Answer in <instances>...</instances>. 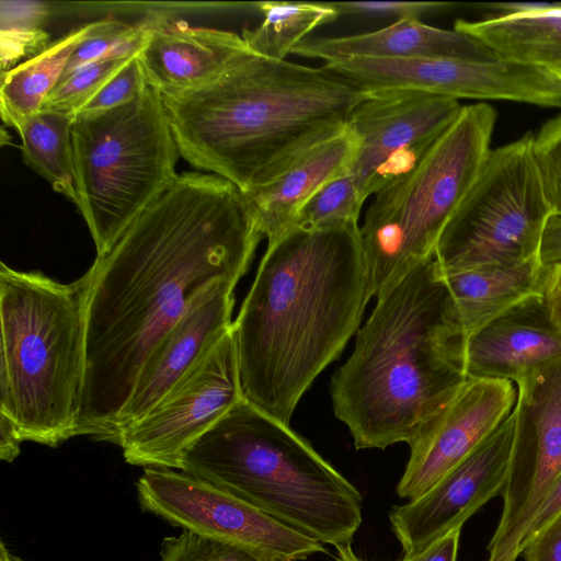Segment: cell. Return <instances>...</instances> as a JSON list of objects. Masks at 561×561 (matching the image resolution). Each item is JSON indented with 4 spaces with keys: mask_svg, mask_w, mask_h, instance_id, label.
Masks as SVG:
<instances>
[{
    "mask_svg": "<svg viewBox=\"0 0 561 561\" xmlns=\"http://www.w3.org/2000/svg\"><path fill=\"white\" fill-rule=\"evenodd\" d=\"M262 238L234 184L190 171L96 254L77 436L117 444L121 415L152 350L204 290L244 275Z\"/></svg>",
    "mask_w": 561,
    "mask_h": 561,
    "instance_id": "obj_1",
    "label": "cell"
},
{
    "mask_svg": "<svg viewBox=\"0 0 561 561\" xmlns=\"http://www.w3.org/2000/svg\"><path fill=\"white\" fill-rule=\"evenodd\" d=\"M371 297L358 222L294 228L267 243L232 324L244 399L289 425Z\"/></svg>",
    "mask_w": 561,
    "mask_h": 561,
    "instance_id": "obj_2",
    "label": "cell"
},
{
    "mask_svg": "<svg viewBox=\"0 0 561 561\" xmlns=\"http://www.w3.org/2000/svg\"><path fill=\"white\" fill-rule=\"evenodd\" d=\"M364 95L323 66L248 50L210 81L162 99L181 157L248 193L343 129Z\"/></svg>",
    "mask_w": 561,
    "mask_h": 561,
    "instance_id": "obj_3",
    "label": "cell"
},
{
    "mask_svg": "<svg viewBox=\"0 0 561 561\" xmlns=\"http://www.w3.org/2000/svg\"><path fill=\"white\" fill-rule=\"evenodd\" d=\"M466 344L435 255L378 296L330 385L355 447L411 444L466 382Z\"/></svg>",
    "mask_w": 561,
    "mask_h": 561,
    "instance_id": "obj_4",
    "label": "cell"
},
{
    "mask_svg": "<svg viewBox=\"0 0 561 561\" xmlns=\"http://www.w3.org/2000/svg\"><path fill=\"white\" fill-rule=\"evenodd\" d=\"M181 471L323 545L351 542L362 524L358 490L288 424L245 399L188 447Z\"/></svg>",
    "mask_w": 561,
    "mask_h": 561,
    "instance_id": "obj_5",
    "label": "cell"
},
{
    "mask_svg": "<svg viewBox=\"0 0 561 561\" xmlns=\"http://www.w3.org/2000/svg\"><path fill=\"white\" fill-rule=\"evenodd\" d=\"M88 270L71 283L0 266V416L22 440L77 436L85 377Z\"/></svg>",
    "mask_w": 561,
    "mask_h": 561,
    "instance_id": "obj_6",
    "label": "cell"
},
{
    "mask_svg": "<svg viewBox=\"0 0 561 561\" xmlns=\"http://www.w3.org/2000/svg\"><path fill=\"white\" fill-rule=\"evenodd\" d=\"M495 121L485 103L463 106L416 165L374 194L360 227L373 296L435 255L491 150Z\"/></svg>",
    "mask_w": 561,
    "mask_h": 561,
    "instance_id": "obj_7",
    "label": "cell"
},
{
    "mask_svg": "<svg viewBox=\"0 0 561 561\" xmlns=\"http://www.w3.org/2000/svg\"><path fill=\"white\" fill-rule=\"evenodd\" d=\"M71 137L77 207L101 254L174 181L181 154L150 85L117 107L76 114Z\"/></svg>",
    "mask_w": 561,
    "mask_h": 561,
    "instance_id": "obj_8",
    "label": "cell"
},
{
    "mask_svg": "<svg viewBox=\"0 0 561 561\" xmlns=\"http://www.w3.org/2000/svg\"><path fill=\"white\" fill-rule=\"evenodd\" d=\"M533 133L490 150L479 175L444 228L435 259L442 273L538 259L553 214L533 156Z\"/></svg>",
    "mask_w": 561,
    "mask_h": 561,
    "instance_id": "obj_9",
    "label": "cell"
},
{
    "mask_svg": "<svg viewBox=\"0 0 561 561\" xmlns=\"http://www.w3.org/2000/svg\"><path fill=\"white\" fill-rule=\"evenodd\" d=\"M136 486L144 511L261 561H299L327 551L318 540L184 471L145 468Z\"/></svg>",
    "mask_w": 561,
    "mask_h": 561,
    "instance_id": "obj_10",
    "label": "cell"
},
{
    "mask_svg": "<svg viewBox=\"0 0 561 561\" xmlns=\"http://www.w3.org/2000/svg\"><path fill=\"white\" fill-rule=\"evenodd\" d=\"M515 382L512 455L486 561H517L524 535L561 471V359Z\"/></svg>",
    "mask_w": 561,
    "mask_h": 561,
    "instance_id": "obj_11",
    "label": "cell"
},
{
    "mask_svg": "<svg viewBox=\"0 0 561 561\" xmlns=\"http://www.w3.org/2000/svg\"><path fill=\"white\" fill-rule=\"evenodd\" d=\"M242 399L231 328L151 411L122 430L117 445L130 465L181 470L188 447Z\"/></svg>",
    "mask_w": 561,
    "mask_h": 561,
    "instance_id": "obj_12",
    "label": "cell"
},
{
    "mask_svg": "<svg viewBox=\"0 0 561 561\" xmlns=\"http://www.w3.org/2000/svg\"><path fill=\"white\" fill-rule=\"evenodd\" d=\"M462 107L413 90L365 92L348 119L358 138L348 173L364 199L416 165Z\"/></svg>",
    "mask_w": 561,
    "mask_h": 561,
    "instance_id": "obj_13",
    "label": "cell"
},
{
    "mask_svg": "<svg viewBox=\"0 0 561 561\" xmlns=\"http://www.w3.org/2000/svg\"><path fill=\"white\" fill-rule=\"evenodd\" d=\"M512 412L461 463L407 504L394 506L389 520L404 557L424 550L504 489L514 439Z\"/></svg>",
    "mask_w": 561,
    "mask_h": 561,
    "instance_id": "obj_14",
    "label": "cell"
},
{
    "mask_svg": "<svg viewBox=\"0 0 561 561\" xmlns=\"http://www.w3.org/2000/svg\"><path fill=\"white\" fill-rule=\"evenodd\" d=\"M517 392L510 380L467 378L451 401L409 444L397 494L413 500L471 455L506 419Z\"/></svg>",
    "mask_w": 561,
    "mask_h": 561,
    "instance_id": "obj_15",
    "label": "cell"
},
{
    "mask_svg": "<svg viewBox=\"0 0 561 561\" xmlns=\"http://www.w3.org/2000/svg\"><path fill=\"white\" fill-rule=\"evenodd\" d=\"M237 283L222 279L209 286L159 341L121 415L118 436L124 427L151 411L230 331Z\"/></svg>",
    "mask_w": 561,
    "mask_h": 561,
    "instance_id": "obj_16",
    "label": "cell"
},
{
    "mask_svg": "<svg viewBox=\"0 0 561 561\" xmlns=\"http://www.w3.org/2000/svg\"><path fill=\"white\" fill-rule=\"evenodd\" d=\"M146 41L138 53L148 84L162 96L195 89L250 50L237 33L191 26L165 16L141 22Z\"/></svg>",
    "mask_w": 561,
    "mask_h": 561,
    "instance_id": "obj_17",
    "label": "cell"
},
{
    "mask_svg": "<svg viewBox=\"0 0 561 561\" xmlns=\"http://www.w3.org/2000/svg\"><path fill=\"white\" fill-rule=\"evenodd\" d=\"M561 359V331L542 295L531 296L473 333L467 341V378L516 381L531 370Z\"/></svg>",
    "mask_w": 561,
    "mask_h": 561,
    "instance_id": "obj_18",
    "label": "cell"
},
{
    "mask_svg": "<svg viewBox=\"0 0 561 561\" xmlns=\"http://www.w3.org/2000/svg\"><path fill=\"white\" fill-rule=\"evenodd\" d=\"M291 54L325 62L344 57L453 58L494 60L502 58L478 38L457 31L427 25L415 18L394 21L383 28L335 37H307Z\"/></svg>",
    "mask_w": 561,
    "mask_h": 561,
    "instance_id": "obj_19",
    "label": "cell"
},
{
    "mask_svg": "<svg viewBox=\"0 0 561 561\" xmlns=\"http://www.w3.org/2000/svg\"><path fill=\"white\" fill-rule=\"evenodd\" d=\"M358 138L347 125L319 142L268 183L243 193L257 226L274 242L293 225L300 207L328 182L347 173Z\"/></svg>",
    "mask_w": 561,
    "mask_h": 561,
    "instance_id": "obj_20",
    "label": "cell"
},
{
    "mask_svg": "<svg viewBox=\"0 0 561 561\" xmlns=\"http://www.w3.org/2000/svg\"><path fill=\"white\" fill-rule=\"evenodd\" d=\"M466 339L520 301L541 295L545 267L538 259L442 273Z\"/></svg>",
    "mask_w": 561,
    "mask_h": 561,
    "instance_id": "obj_21",
    "label": "cell"
},
{
    "mask_svg": "<svg viewBox=\"0 0 561 561\" xmlns=\"http://www.w3.org/2000/svg\"><path fill=\"white\" fill-rule=\"evenodd\" d=\"M454 28L478 38L502 58L541 67L561 80V2L539 13L458 20Z\"/></svg>",
    "mask_w": 561,
    "mask_h": 561,
    "instance_id": "obj_22",
    "label": "cell"
},
{
    "mask_svg": "<svg viewBox=\"0 0 561 561\" xmlns=\"http://www.w3.org/2000/svg\"><path fill=\"white\" fill-rule=\"evenodd\" d=\"M103 20L77 27L51 42L37 56L1 72L0 112L3 123L18 133L37 114L59 82L69 58L80 43L94 33Z\"/></svg>",
    "mask_w": 561,
    "mask_h": 561,
    "instance_id": "obj_23",
    "label": "cell"
},
{
    "mask_svg": "<svg viewBox=\"0 0 561 561\" xmlns=\"http://www.w3.org/2000/svg\"><path fill=\"white\" fill-rule=\"evenodd\" d=\"M71 124L69 115L39 111L18 134L24 163L77 205Z\"/></svg>",
    "mask_w": 561,
    "mask_h": 561,
    "instance_id": "obj_24",
    "label": "cell"
},
{
    "mask_svg": "<svg viewBox=\"0 0 561 561\" xmlns=\"http://www.w3.org/2000/svg\"><path fill=\"white\" fill-rule=\"evenodd\" d=\"M254 5L263 21L255 28H244L241 36L252 53L276 60H285L308 34L340 16L330 2L260 1Z\"/></svg>",
    "mask_w": 561,
    "mask_h": 561,
    "instance_id": "obj_25",
    "label": "cell"
},
{
    "mask_svg": "<svg viewBox=\"0 0 561 561\" xmlns=\"http://www.w3.org/2000/svg\"><path fill=\"white\" fill-rule=\"evenodd\" d=\"M50 10L41 1L0 2V68L11 70L23 58L31 59L47 48L44 30Z\"/></svg>",
    "mask_w": 561,
    "mask_h": 561,
    "instance_id": "obj_26",
    "label": "cell"
},
{
    "mask_svg": "<svg viewBox=\"0 0 561 561\" xmlns=\"http://www.w3.org/2000/svg\"><path fill=\"white\" fill-rule=\"evenodd\" d=\"M365 202L347 172L319 188L300 207L290 229H322L358 222Z\"/></svg>",
    "mask_w": 561,
    "mask_h": 561,
    "instance_id": "obj_27",
    "label": "cell"
},
{
    "mask_svg": "<svg viewBox=\"0 0 561 561\" xmlns=\"http://www.w3.org/2000/svg\"><path fill=\"white\" fill-rule=\"evenodd\" d=\"M145 41L142 23L131 25L112 19L103 20L102 25L75 49L59 81L95 61L134 56L140 51Z\"/></svg>",
    "mask_w": 561,
    "mask_h": 561,
    "instance_id": "obj_28",
    "label": "cell"
},
{
    "mask_svg": "<svg viewBox=\"0 0 561 561\" xmlns=\"http://www.w3.org/2000/svg\"><path fill=\"white\" fill-rule=\"evenodd\" d=\"M134 56L103 59L72 72L51 90L41 111L73 117Z\"/></svg>",
    "mask_w": 561,
    "mask_h": 561,
    "instance_id": "obj_29",
    "label": "cell"
},
{
    "mask_svg": "<svg viewBox=\"0 0 561 561\" xmlns=\"http://www.w3.org/2000/svg\"><path fill=\"white\" fill-rule=\"evenodd\" d=\"M533 156L552 213L561 216V115L534 135Z\"/></svg>",
    "mask_w": 561,
    "mask_h": 561,
    "instance_id": "obj_30",
    "label": "cell"
},
{
    "mask_svg": "<svg viewBox=\"0 0 561 561\" xmlns=\"http://www.w3.org/2000/svg\"><path fill=\"white\" fill-rule=\"evenodd\" d=\"M160 561H261L237 547L203 537L191 530L167 537Z\"/></svg>",
    "mask_w": 561,
    "mask_h": 561,
    "instance_id": "obj_31",
    "label": "cell"
},
{
    "mask_svg": "<svg viewBox=\"0 0 561 561\" xmlns=\"http://www.w3.org/2000/svg\"><path fill=\"white\" fill-rule=\"evenodd\" d=\"M148 87L147 77L137 54L78 113L117 107L134 100Z\"/></svg>",
    "mask_w": 561,
    "mask_h": 561,
    "instance_id": "obj_32",
    "label": "cell"
},
{
    "mask_svg": "<svg viewBox=\"0 0 561 561\" xmlns=\"http://www.w3.org/2000/svg\"><path fill=\"white\" fill-rule=\"evenodd\" d=\"M340 15H385L396 21L404 18L420 19L421 15L444 10L449 3L416 1H350L330 2Z\"/></svg>",
    "mask_w": 561,
    "mask_h": 561,
    "instance_id": "obj_33",
    "label": "cell"
},
{
    "mask_svg": "<svg viewBox=\"0 0 561 561\" xmlns=\"http://www.w3.org/2000/svg\"><path fill=\"white\" fill-rule=\"evenodd\" d=\"M524 561H561V513L520 547Z\"/></svg>",
    "mask_w": 561,
    "mask_h": 561,
    "instance_id": "obj_34",
    "label": "cell"
},
{
    "mask_svg": "<svg viewBox=\"0 0 561 561\" xmlns=\"http://www.w3.org/2000/svg\"><path fill=\"white\" fill-rule=\"evenodd\" d=\"M559 513H561V471L557 476L546 497L539 505L527 531L524 535L520 547L537 533H539Z\"/></svg>",
    "mask_w": 561,
    "mask_h": 561,
    "instance_id": "obj_35",
    "label": "cell"
},
{
    "mask_svg": "<svg viewBox=\"0 0 561 561\" xmlns=\"http://www.w3.org/2000/svg\"><path fill=\"white\" fill-rule=\"evenodd\" d=\"M461 528H455L421 552L401 561H457Z\"/></svg>",
    "mask_w": 561,
    "mask_h": 561,
    "instance_id": "obj_36",
    "label": "cell"
},
{
    "mask_svg": "<svg viewBox=\"0 0 561 561\" xmlns=\"http://www.w3.org/2000/svg\"><path fill=\"white\" fill-rule=\"evenodd\" d=\"M538 260L543 267L561 263V216L552 214L542 231Z\"/></svg>",
    "mask_w": 561,
    "mask_h": 561,
    "instance_id": "obj_37",
    "label": "cell"
},
{
    "mask_svg": "<svg viewBox=\"0 0 561 561\" xmlns=\"http://www.w3.org/2000/svg\"><path fill=\"white\" fill-rule=\"evenodd\" d=\"M541 295L552 321L561 331V263L545 267Z\"/></svg>",
    "mask_w": 561,
    "mask_h": 561,
    "instance_id": "obj_38",
    "label": "cell"
},
{
    "mask_svg": "<svg viewBox=\"0 0 561 561\" xmlns=\"http://www.w3.org/2000/svg\"><path fill=\"white\" fill-rule=\"evenodd\" d=\"M22 442L14 422L0 416V458L8 462L13 461L20 454Z\"/></svg>",
    "mask_w": 561,
    "mask_h": 561,
    "instance_id": "obj_39",
    "label": "cell"
},
{
    "mask_svg": "<svg viewBox=\"0 0 561 561\" xmlns=\"http://www.w3.org/2000/svg\"><path fill=\"white\" fill-rule=\"evenodd\" d=\"M335 549L337 551V561H363L353 551L351 542L339 545Z\"/></svg>",
    "mask_w": 561,
    "mask_h": 561,
    "instance_id": "obj_40",
    "label": "cell"
},
{
    "mask_svg": "<svg viewBox=\"0 0 561 561\" xmlns=\"http://www.w3.org/2000/svg\"><path fill=\"white\" fill-rule=\"evenodd\" d=\"M0 561H15L9 551L7 550L4 543L0 542Z\"/></svg>",
    "mask_w": 561,
    "mask_h": 561,
    "instance_id": "obj_41",
    "label": "cell"
}]
</instances>
